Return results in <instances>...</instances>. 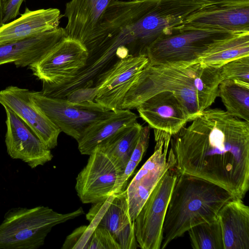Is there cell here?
<instances>
[{
    "label": "cell",
    "instance_id": "1",
    "mask_svg": "<svg viewBox=\"0 0 249 249\" xmlns=\"http://www.w3.org/2000/svg\"><path fill=\"white\" fill-rule=\"evenodd\" d=\"M172 135L178 174L214 183L243 199L249 188V122L208 108Z\"/></svg>",
    "mask_w": 249,
    "mask_h": 249
},
{
    "label": "cell",
    "instance_id": "2",
    "mask_svg": "<svg viewBox=\"0 0 249 249\" xmlns=\"http://www.w3.org/2000/svg\"><path fill=\"white\" fill-rule=\"evenodd\" d=\"M221 81V67L199 62L188 66L148 63L126 93L120 109L136 108L153 95L167 91L181 102L190 122L215 102Z\"/></svg>",
    "mask_w": 249,
    "mask_h": 249
},
{
    "label": "cell",
    "instance_id": "3",
    "mask_svg": "<svg viewBox=\"0 0 249 249\" xmlns=\"http://www.w3.org/2000/svg\"><path fill=\"white\" fill-rule=\"evenodd\" d=\"M233 198L230 192L214 183L178 173L163 223L160 249L192 227L216 219L220 209Z\"/></svg>",
    "mask_w": 249,
    "mask_h": 249
},
{
    "label": "cell",
    "instance_id": "4",
    "mask_svg": "<svg viewBox=\"0 0 249 249\" xmlns=\"http://www.w3.org/2000/svg\"><path fill=\"white\" fill-rule=\"evenodd\" d=\"M235 34L181 24L166 30L147 47L146 55L150 65L188 66L198 63L212 47Z\"/></svg>",
    "mask_w": 249,
    "mask_h": 249
},
{
    "label": "cell",
    "instance_id": "5",
    "mask_svg": "<svg viewBox=\"0 0 249 249\" xmlns=\"http://www.w3.org/2000/svg\"><path fill=\"white\" fill-rule=\"evenodd\" d=\"M84 214L82 208L61 213L46 206L13 208L0 224V249H37L53 227Z\"/></svg>",
    "mask_w": 249,
    "mask_h": 249
},
{
    "label": "cell",
    "instance_id": "6",
    "mask_svg": "<svg viewBox=\"0 0 249 249\" xmlns=\"http://www.w3.org/2000/svg\"><path fill=\"white\" fill-rule=\"evenodd\" d=\"M159 0H115L107 7L100 22L84 45L89 53L103 46L129 50L136 22Z\"/></svg>",
    "mask_w": 249,
    "mask_h": 249
},
{
    "label": "cell",
    "instance_id": "7",
    "mask_svg": "<svg viewBox=\"0 0 249 249\" xmlns=\"http://www.w3.org/2000/svg\"><path fill=\"white\" fill-rule=\"evenodd\" d=\"M208 4L193 0H159L135 24L129 54L146 55L147 47L166 30L183 23L191 14Z\"/></svg>",
    "mask_w": 249,
    "mask_h": 249
},
{
    "label": "cell",
    "instance_id": "8",
    "mask_svg": "<svg viewBox=\"0 0 249 249\" xmlns=\"http://www.w3.org/2000/svg\"><path fill=\"white\" fill-rule=\"evenodd\" d=\"M33 102L63 132L77 142L93 123L110 116L109 110L93 101L73 102L30 91Z\"/></svg>",
    "mask_w": 249,
    "mask_h": 249
},
{
    "label": "cell",
    "instance_id": "9",
    "mask_svg": "<svg viewBox=\"0 0 249 249\" xmlns=\"http://www.w3.org/2000/svg\"><path fill=\"white\" fill-rule=\"evenodd\" d=\"M178 175L174 166L166 172L134 221L136 240L142 249H160L163 223Z\"/></svg>",
    "mask_w": 249,
    "mask_h": 249
},
{
    "label": "cell",
    "instance_id": "10",
    "mask_svg": "<svg viewBox=\"0 0 249 249\" xmlns=\"http://www.w3.org/2000/svg\"><path fill=\"white\" fill-rule=\"evenodd\" d=\"M155 146L153 154L139 170L126 189L129 213L134 222L139 212L166 172L175 167V157L169 148L172 135L154 129Z\"/></svg>",
    "mask_w": 249,
    "mask_h": 249
},
{
    "label": "cell",
    "instance_id": "11",
    "mask_svg": "<svg viewBox=\"0 0 249 249\" xmlns=\"http://www.w3.org/2000/svg\"><path fill=\"white\" fill-rule=\"evenodd\" d=\"M123 171L112 157L97 147L76 178L75 188L81 201L94 204L115 194Z\"/></svg>",
    "mask_w": 249,
    "mask_h": 249
},
{
    "label": "cell",
    "instance_id": "12",
    "mask_svg": "<svg viewBox=\"0 0 249 249\" xmlns=\"http://www.w3.org/2000/svg\"><path fill=\"white\" fill-rule=\"evenodd\" d=\"M88 57L87 49L80 42L65 37L28 68L42 83L56 85L73 78L85 66Z\"/></svg>",
    "mask_w": 249,
    "mask_h": 249
},
{
    "label": "cell",
    "instance_id": "13",
    "mask_svg": "<svg viewBox=\"0 0 249 249\" xmlns=\"http://www.w3.org/2000/svg\"><path fill=\"white\" fill-rule=\"evenodd\" d=\"M86 219L94 229L97 226L107 229L121 249H136L139 247L134 223L129 213L126 189L94 203Z\"/></svg>",
    "mask_w": 249,
    "mask_h": 249
},
{
    "label": "cell",
    "instance_id": "14",
    "mask_svg": "<svg viewBox=\"0 0 249 249\" xmlns=\"http://www.w3.org/2000/svg\"><path fill=\"white\" fill-rule=\"evenodd\" d=\"M148 63L146 55L129 54L119 59L95 84V102L109 110L120 109L126 93Z\"/></svg>",
    "mask_w": 249,
    "mask_h": 249
},
{
    "label": "cell",
    "instance_id": "15",
    "mask_svg": "<svg viewBox=\"0 0 249 249\" xmlns=\"http://www.w3.org/2000/svg\"><path fill=\"white\" fill-rule=\"evenodd\" d=\"M0 104L12 110L50 149L57 145L60 129L33 102L30 90L10 86L0 90Z\"/></svg>",
    "mask_w": 249,
    "mask_h": 249
},
{
    "label": "cell",
    "instance_id": "16",
    "mask_svg": "<svg viewBox=\"0 0 249 249\" xmlns=\"http://www.w3.org/2000/svg\"><path fill=\"white\" fill-rule=\"evenodd\" d=\"M182 24L223 30L233 33L249 31V0H219L200 8Z\"/></svg>",
    "mask_w": 249,
    "mask_h": 249
},
{
    "label": "cell",
    "instance_id": "17",
    "mask_svg": "<svg viewBox=\"0 0 249 249\" xmlns=\"http://www.w3.org/2000/svg\"><path fill=\"white\" fill-rule=\"evenodd\" d=\"M4 108L6 114L5 142L9 156L23 161L31 168L51 161L53 158L51 149L16 114Z\"/></svg>",
    "mask_w": 249,
    "mask_h": 249
},
{
    "label": "cell",
    "instance_id": "18",
    "mask_svg": "<svg viewBox=\"0 0 249 249\" xmlns=\"http://www.w3.org/2000/svg\"><path fill=\"white\" fill-rule=\"evenodd\" d=\"M136 109L140 117L150 128L171 135L177 133L190 122L184 107L170 91H164L153 95Z\"/></svg>",
    "mask_w": 249,
    "mask_h": 249
},
{
    "label": "cell",
    "instance_id": "19",
    "mask_svg": "<svg viewBox=\"0 0 249 249\" xmlns=\"http://www.w3.org/2000/svg\"><path fill=\"white\" fill-rule=\"evenodd\" d=\"M65 37L64 28L58 27L0 45V66L13 63L17 68L29 67L43 58Z\"/></svg>",
    "mask_w": 249,
    "mask_h": 249
},
{
    "label": "cell",
    "instance_id": "20",
    "mask_svg": "<svg viewBox=\"0 0 249 249\" xmlns=\"http://www.w3.org/2000/svg\"><path fill=\"white\" fill-rule=\"evenodd\" d=\"M63 15L57 8L31 10L0 27V45L20 40L59 27Z\"/></svg>",
    "mask_w": 249,
    "mask_h": 249
},
{
    "label": "cell",
    "instance_id": "21",
    "mask_svg": "<svg viewBox=\"0 0 249 249\" xmlns=\"http://www.w3.org/2000/svg\"><path fill=\"white\" fill-rule=\"evenodd\" d=\"M115 0H71L65 5V37L83 45L98 25L107 7Z\"/></svg>",
    "mask_w": 249,
    "mask_h": 249
},
{
    "label": "cell",
    "instance_id": "22",
    "mask_svg": "<svg viewBox=\"0 0 249 249\" xmlns=\"http://www.w3.org/2000/svg\"><path fill=\"white\" fill-rule=\"evenodd\" d=\"M224 249H249V207L242 199L233 198L217 213Z\"/></svg>",
    "mask_w": 249,
    "mask_h": 249
},
{
    "label": "cell",
    "instance_id": "23",
    "mask_svg": "<svg viewBox=\"0 0 249 249\" xmlns=\"http://www.w3.org/2000/svg\"><path fill=\"white\" fill-rule=\"evenodd\" d=\"M138 116L129 109H117L106 118L91 124L77 141L82 155H89L99 145L122 129L137 122Z\"/></svg>",
    "mask_w": 249,
    "mask_h": 249
},
{
    "label": "cell",
    "instance_id": "24",
    "mask_svg": "<svg viewBox=\"0 0 249 249\" xmlns=\"http://www.w3.org/2000/svg\"><path fill=\"white\" fill-rule=\"evenodd\" d=\"M249 56V31L234 34L212 47L198 62L220 68L234 59Z\"/></svg>",
    "mask_w": 249,
    "mask_h": 249
},
{
    "label": "cell",
    "instance_id": "25",
    "mask_svg": "<svg viewBox=\"0 0 249 249\" xmlns=\"http://www.w3.org/2000/svg\"><path fill=\"white\" fill-rule=\"evenodd\" d=\"M142 127L136 122L122 129L97 147L112 157L124 170L136 146Z\"/></svg>",
    "mask_w": 249,
    "mask_h": 249
},
{
    "label": "cell",
    "instance_id": "26",
    "mask_svg": "<svg viewBox=\"0 0 249 249\" xmlns=\"http://www.w3.org/2000/svg\"><path fill=\"white\" fill-rule=\"evenodd\" d=\"M218 96L228 113L249 122V84L223 80L218 86Z\"/></svg>",
    "mask_w": 249,
    "mask_h": 249
},
{
    "label": "cell",
    "instance_id": "27",
    "mask_svg": "<svg viewBox=\"0 0 249 249\" xmlns=\"http://www.w3.org/2000/svg\"><path fill=\"white\" fill-rule=\"evenodd\" d=\"M187 232L193 249H224L222 229L218 218L196 225Z\"/></svg>",
    "mask_w": 249,
    "mask_h": 249
},
{
    "label": "cell",
    "instance_id": "28",
    "mask_svg": "<svg viewBox=\"0 0 249 249\" xmlns=\"http://www.w3.org/2000/svg\"><path fill=\"white\" fill-rule=\"evenodd\" d=\"M222 81L231 80L249 84V56H243L221 67Z\"/></svg>",
    "mask_w": 249,
    "mask_h": 249
},
{
    "label": "cell",
    "instance_id": "29",
    "mask_svg": "<svg viewBox=\"0 0 249 249\" xmlns=\"http://www.w3.org/2000/svg\"><path fill=\"white\" fill-rule=\"evenodd\" d=\"M89 249H121V248L107 229L97 226L91 236Z\"/></svg>",
    "mask_w": 249,
    "mask_h": 249
},
{
    "label": "cell",
    "instance_id": "30",
    "mask_svg": "<svg viewBox=\"0 0 249 249\" xmlns=\"http://www.w3.org/2000/svg\"><path fill=\"white\" fill-rule=\"evenodd\" d=\"M87 226H82L76 229L68 236L62 249H89L90 239L85 233Z\"/></svg>",
    "mask_w": 249,
    "mask_h": 249
},
{
    "label": "cell",
    "instance_id": "31",
    "mask_svg": "<svg viewBox=\"0 0 249 249\" xmlns=\"http://www.w3.org/2000/svg\"><path fill=\"white\" fill-rule=\"evenodd\" d=\"M149 125L142 127L136 146L131 156L130 160L139 163L148 146L150 138Z\"/></svg>",
    "mask_w": 249,
    "mask_h": 249
},
{
    "label": "cell",
    "instance_id": "32",
    "mask_svg": "<svg viewBox=\"0 0 249 249\" xmlns=\"http://www.w3.org/2000/svg\"><path fill=\"white\" fill-rule=\"evenodd\" d=\"M24 0H6L4 7L3 24L15 19L19 15L21 5Z\"/></svg>",
    "mask_w": 249,
    "mask_h": 249
},
{
    "label": "cell",
    "instance_id": "33",
    "mask_svg": "<svg viewBox=\"0 0 249 249\" xmlns=\"http://www.w3.org/2000/svg\"><path fill=\"white\" fill-rule=\"evenodd\" d=\"M139 163L129 160L122 173L116 189L115 194L124 190L127 181Z\"/></svg>",
    "mask_w": 249,
    "mask_h": 249
},
{
    "label": "cell",
    "instance_id": "34",
    "mask_svg": "<svg viewBox=\"0 0 249 249\" xmlns=\"http://www.w3.org/2000/svg\"><path fill=\"white\" fill-rule=\"evenodd\" d=\"M6 0H0V27L3 24L4 7Z\"/></svg>",
    "mask_w": 249,
    "mask_h": 249
},
{
    "label": "cell",
    "instance_id": "35",
    "mask_svg": "<svg viewBox=\"0 0 249 249\" xmlns=\"http://www.w3.org/2000/svg\"><path fill=\"white\" fill-rule=\"evenodd\" d=\"M196 1H203L205 2L209 3H212L216 1H217L219 0H193Z\"/></svg>",
    "mask_w": 249,
    "mask_h": 249
}]
</instances>
